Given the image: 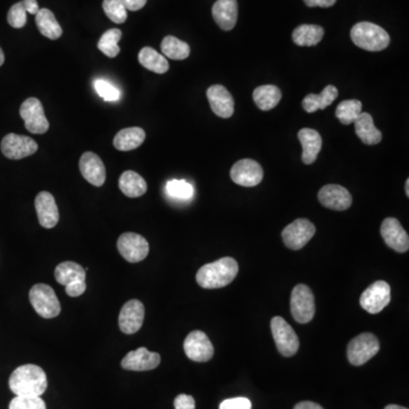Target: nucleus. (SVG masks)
Listing matches in <instances>:
<instances>
[{
  "label": "nucleus",
  "mask_w": 409,
  "mask_h": 409,
  "mask_svg": "<svg viewBox=\"0 0 409 409\" xmlns=\"http://www.w3.org/2000/svg\"><path fill=\"white\" fill-rule=\"evenodd\" d=\"M161 364V356L157 352H149L145 347H140L134 352H127L122 361L121 366L127 371H152Z\"/></svg>",
  "instance_id": "18"
},
{
  "label": "nucleus",
  "mask_w": 409,
  "mask_h": 409,
  "mask_svg": "<svg viewBox=\"0 0 409 409\" xmlns=\"http://www.w3.org/2000/svg\"><path fill=\"white\" fill-rule=\"evenodd\" d=\"M350 37L357 47L367 51H383L390 44L387 31L374 23H357L352 28Z\"/></svg>",
  "instance_id": "3"
},
{
  "label": "nucleus",
  "mask_w": 409,
  "mask_h": 409,
  "mask_svg": "<svg viewBox=\"0 0 409 409\" xmlns=\"http://www.w3.org/2000/svg\"><path fill=\"white\" fill-rule=\"evenodd\" d=\"M298 139L302 147V162L311 165L318 159L322 149V136L314 129L305 127L298 132Z\"/></svg>",
  "instance_id": "24"
},
{
  "label": "nucleus",
  "mask_w": 409,
  "mask_h": 409,
  "mask_svg": "<svg viewBox=\"0 0 409 409\" xmlns=\"http://www.w3.org/2000/svg\"><path fill=\"white\" fill-rule=\"evenodd\" d=\"M338 95H339L338 89L336 87L330 84V86L325 87L320 95L309 93L302 100V107L307 113H315L318 109L323 111L336 100Z\"/></svg>",
  "instance_id": "27"
},
{
  "label": "nucleus",
  "mask_w": 409,
  "mask_h": 409,
  "mask_svg": "<svg viewBox=\"0 0 409 409\" xmlns=\"http://www.w3.org/2000/svg\"><path fill=\"white\" fill-rule=\"evenodd\" d=\"M305 5L308 7H322L329 8L334 6L336 0H304Z\"/></svg>",
  "instance_id": "44"
},
{
  "label": "nucleus",
  "mask_w": 409,
  "mask_h": 409,
  "mask_svg": "<svg viewBox=\"0 0 409 409\" xmlns=\"http://www.w3.org/2000/svg\"><path fill=\"white\" fill-rule=\"evenodd\" d=\"M38 150V143L26 136L10 134L1 141V152L7 158L22 159L33 155Z\"/></svg>",
  "instance_id": "15"
},
{
  "label": "nucleus",
  "mask_w": 409,
  "mask_h": 409,
  "mask_svg": "<svg viewBox=\"0 0 409 409\" xmlns=\"http://www.w3.org/2000/svg\"><path fill=\"white\" fill-rule=\"evenodd\" d=\"M145 320V306L136 299L129 300L122 307L118 316V325L125 334H134L141 329Z\"/></svg>",
  "instance_id": "16"
},
{
  "label": "nucleus",
  "mask_w": 409,
  "mask_h": 409,
  "mask_svg": "<svg viewBox=\"0 0 409 409\" xmlns=\"http://www.w3.org/2000/svg\"><path fill=\"white\" fill-rule=\"evenodd\" d=\"M118 249L122 257L129 263H139L149 254V244L143 235L127 232L120 235Z\"/></svg>",
  "instance_id": "12"
},
{
  "label": "nucleus",
  "mask_w": 409,
  "mask_h": 409,
  "mask_svg": "<svg viewBox=\"0 0 409 409\" xmlns=\"http://www.w3.org/2000/svg\"><path fill=\"white\" fill-rule=\"evenodd\" d=\"M324 37L322 26L314 24H302L292 32V40L300 47H311L320 44Z\"/></svg>",
  "instance_id": "30"
},
{
  "label": "nucleus",
  "mask_w": 409,
  "mask_h": 409,
  "mask_svg": "<svg viewBox=\"0 0 409 409\" xmlns=\"http://www.w3.org/2000/svg\"><path fill=\"white\" fill-rule=\"evenodd\" d=\"M384 409H408L406 407L403 406H398V405H389V406L385 407Z\"/></svg>",
  "instance_id": "47"
},
{
  "label": "nucleus",
  "mask_w": 409,
  "mask_h": 409,
  "mask_svg": "<svg viewBox=\"0 0 409 409\" xmlns=\"http://www.w3.org/2000/svg\"><path fill=\"white\" fill-rule=\"evenodd\" d=\"M381 235L387 246L397 253H406L409 249V237L399 221L394 217L384 219L381 226Z\"/></svg>",
  "instance_id": "17"
},
{
  "label": "nucleus",
  "mask_w": 409,
  "mask_h": 409,
  "mask_svg": "<svg viewBox=\"0 0 409 409\" xmlns=\"http://www.w3.org/2000/svg\"><path fill=\"white\" fill-rule=\"evenodd\" d=\"M207 99L212 111L219 118H231L235 113V100L226 87L221 84L210 87L207 90Z\"/></svg>",
  "instance_id": "21"
},
{
  "label": "nucleus",
  "mask_w": 409,
  "mask_h": 409,
  "mask_svg": "<svg viewBox=\"0 0 409 409\" xmlns=\"http://www.w3.org/2000/svg\"><path fill=\"white\" fill-rule=\"evenodd\" d=\"M93 86L97 93L106 102H118L121 98V91L113 83L108 82L107 80H96Z\"/></svg>",
  "instance_id": "38"
},
{
  "label": "nucleus",
  "mask_w": 409,
  "mask_h": 409,
  "mask_svg": "<svg viewBox=\"0 0 409 409\" xmlns=\"http://www.w3.org/2000/svg\"><path fill=\"white\" fill-rule=\"evenodd\" d=\"M122 3H123L127 10L136 12V10H141V8L145 7V5L147 3V0H122Z\"/></svg>",
  "instance_id": "43"
},
{
  "label": "nucleus",
  "mask_w": 409,
  "mask_h": 409,
  "mask_svg": "<svg viewBox=\"0 0 409 409\" xmlns=\"http://www.w3.org/2000/svg\"><path fill=\"white\" fill-rule=\"evenodd\" d=\"M166 192L174 199L189 200L194 197V187L184 180H171L166 184Z\"/></svg>",
  "instance_id": "36"
},
{
  "label": "nucleus",
  "mask_w": 409,
  "mask_h": 409,
  "mask_svg": "<svg viewBox=\"0 0 409 409\" xmlns=\"http://www.w3.org/2000/svg\"><path fill=\"white\" fill-rule=\"evenodd\" d=\"M138 60L145 69L154 73L164 74L170 70V64L165 56L152 47L143 48L138 55Z\"/></svg>",
  "instance_id": "31"
},
{
  "label": "nucleus",
  "mask_w": 409,
  "mask_h": 409,
  "mask_svg": "<svg viewBox=\"0 0 409 409\" xmlns=\"http://www.w3.org/2000/svg\"><path fill=\"white\" fill-rule=\"evenodd\" d=\"M219 409H251V400L244 397L226 399L219 405Z\"/></svg>",
  "instance_id": "41"
},
{
  "label": "nucleus",
  "mask_w": 409,
  "mask_h": 409,
  "mask_svg": "<svg viewBox=\"0 0 409 409\" xmlns=\"http://www.w3.org/2000/svg\"><path fill=\"white\" fill-rule=\"evenodd\" d=\"M406 194L407 197H409V180L407 179L406 181Z\"/></svg>",
  "instance_id": "49"
},
{
  "label": "nucleus",
  "mask_w": 409,
  "mask_h": 409,
  "mask_svg": "<svg viewBox=\"0 0 409 409\" xmlns=\"http://www.w3.org/2000/svg\"><path fill=\"white\" fill-rule=\"evenodd\" d=\"M19 115L30 134H44L49 130V122L46 118L42 102L37 98H28L19 108Z\"/></svg>",
  "instance_id": "9"
},
{
  "label": "nucleus",
  "mask_w": 409,
  "mask_h": 409,
  "mask_svg": "<svg viewBox=\"0 0 409 409\" xmlns=\"http://www.w3.org/2000/svg\"><path fill=\"white\" fill-rule=\"evenodd\" d=\"M239 265L232 257H224L206 264L198 271V284L203 289H219L230 284L237 278Z\"/></svg>",
  "instance_id": "2"
},
{
  "label": "nucleus",
  "mask_w": 409,
  "mask_h": 409,
  "mask_svg": "<svg viewBox=\"0 0 409 409\" xmlns=\"http://www.w3.org/2000/svg\"><path fill=\"white\" fill-rule=\"evenodd\" d=\"M183 348L188 358L194 362H208L214 356V346L203 331H192L188 334L184 340Z\"/></svg>",
  "instance_id": "13"
},
{
  "label": "nucleus",
  "mask_w": 409,
  "mask_h": 409,
  "mask_svg": "<svg viewBox=\"0 0 409 409\" xmlns=\"http://www.w3.org/2000/svg\"><path fill=\"white\" fill-rule=\"evenodd\" d=\"M118 187L127 197H141L147 192V182L134 171H125L120 178Z\"/></svg>",
  "instance_id": "29"
},
{
  "label": "nucleus",
  "mask_w": 409,
  "mask_h": 409,
  "mask_svg": "<svg viewBox=\"0 0 409 409\" xmlns=\"http://www.w3.org/2000/svg\"><path fill=\"white\" fill-rule=\"evenodd\" d=\"M26 10L23 6L22 1L15 3L10 7L8 15H7V21L10 23V26H13L15 29H21L26 24Z\"/></svg>",
  "instance_id": "40"
},
{
  "label": "nucleus",
  "mask_w": 409,
  "mask_h": 409,
  "mask_svg": "<svg viewBox=\"0 0 409 409\" xmlns=\"http://www.w3.org/2000/svg\"><path fill=\"white\" fill-rule=\"evenodd\" d=\"M291 314L298 323H309L315 315V299L313 291L306 284L296 286L290 300Z\"/></svg>",
  "instance_id": "7"
},
{
  "label": "nucleus",
  "mask_w": 409,
  "mask_h": 409,
  "mask_svg": "<svg viewBox=\"0 0 409 409\" xmlns=\"http://www.w3.org/2000/svg\"><path fill=\"white\" fill-rule=\"evenodd\" d=\"M212 13L217 26L224 31H230L235 28L238 21V1L217 0L212 6Z\"/></svg>",
  "instance_id": "23"
},
{
  "label": "nucleus",
  "mask_w": 409,
  "mask_h": 409,
  "mask_svg": "<svg viewBox=\"0 0 409 409\" xmlns=\"http://www.w3.org/2000/svg\"><path fill=\"white\" fill-rule=\"evenodd\" d=\"M8 383L16 396L42 397L47 390V375L38 365H22L12 373Z\"/></svg>",
  "instance_id": "1"
},
{
  "label": "nucleus",
  "mask_w": 409,
  "mask_h": 409,
  "mask_svg": "<svg viewBox=\"0 0 409 409\" xmlns=\"http://www.w3.org/2000/svg\"><path fill=\"white\" fill-rule=\"evenodd\" d=\"M122 31L118 29H111L106 31L99 39L98 49L107 57L114 58L120 54L118 42L121 40Z\"/></svg>",
  "instance_id": "35"
},
{
  "label": "nucleus",
  "mask_w": 409,
  "mask_h": 409,
  "mask_svg": "<svg viewBox=\"0 0 409 409\" xmlns=\"http://www.w3.org/2000/svg\"><path fill=\"white\" fill-rule=\"evenodd\" d=\"M362 102L357 99H349L340 102L336 109V116L343 125H350L355 123L362 113Z\"/></svg>",
  "instance_id": "34"
},
{
  "label": "nucleus",
  "mask_w": 409,
  "mask_h": 409,
  "mask_svg": "<svg viewBox=\"0 0 409 409\" xmlns=\"http://www.w3.org/2000/svg\"><path fill=\"white\" fill-rule=\"evenodd\" d=\"M232 181L242 187H256L264 178V172L260 163L254 159H242L232 166L230 172Z\"/></svg>",
  "instance_id": "14"
},
{
  "label": "nucleus",
  "mask_w": 409,
  "mask_h": 409,
  "mask_svg": "<svg viewBox=\"0 0 409 409\" xmlns=\"http://www.w3.org/2000/svg\"><path fill=\"white\" fill-rule=\"evenodd\" d=\"M10 409H47L42 397L16 396L10 403Z\"/></svg>",
  "instance_id": "39"
},
{
  "label": "nucleus",
  "mask_w": 409,
  "mask_h": 409,
  "mask_svg": "<svg viewBox=\"0 0 409 409\" xmlns=\"http://www.w3.org/2000/svg\"><path fill=\"white\" fill-rule=\"evenodd\" d=\"M146 132L141 127H127L120 131L114 138V147L121 152H130L143 145Z\"/></svg>",
  "instance_id": "26"
},
{
  "label": "nucleus",
  "mask_w": 409,
  "mask_h": 409,
  "mask_svg": "<svg viewBox=\"0 0 409 409\" xmlns=\"http://www.w3.org/2000/svg\"><path fill=\"white\" fill-rule=\"evenodd\" d=\"M315 232H316V228L309 219H296L283 230V242L289 249L299 251L311 242Z\"/></svg>",
  "instance_id": "10"
},
{
  "label": "nucleus",
  "mask_w": 409,
  "mask_h": 409,
  "mask_svg": "<svg viewBox=\"0 0 409 409\" xmlns=\"http://www.w3.org/2000/svg\"><path fill=\"white\" fill-rule=\"evenodd\" d=\"M175 409H196L194 397L189 394H179L174 400Z\"/></svg>",
  "instance_id": "42"
},
{
  "label": "nucleus",
  "mask_w": 409,
  "mask_h": 409,
  "mask_svg": "<svg viewBox=\"0 0 409 409\" xmlns=\"http://www.w3.org/2000/svg\"><path fill=\"white\" fill-rule=\"evenodd\" d=\"M293 409H324L323 407L318 405V403H313V401H302V403H297Z\"/></svg>",
  "instance_id": "46"
},
{
  "label": "nucleus",
  "mask_w": 409,
  "mask_h": 409,
  "mask_svg": "<svg viewBox=\"0 0 409 409\" xmlns=\"http://www.w3.org/2000/svg\"><path fill=\"white\" fill-rule=\"evenodd\" d=\"M380 350V343L373 334H362L348 343L347 356L350 364L362 366L373 358Z\"/></svg>",
  "instance_id": "6"
},
{
  "label": "nucleus",
  "mask_w": 409,
  "mask_h": 409,
  "mask_svg": "<svg viewBox=\"0 0 409 409\" xmlns=\"http://www.w3.org/2000/svg\"><path fill=\"white\" fill-rule=\"evenodd\" d=\"M356 134L365 145L374 146L382 141V134L374 125L373 118L368 113H361L355 121Z\"/></svg>",
  "instance_id": "25"
},
{
  "label": "nucleus",
  "mask_w": 409,
  "mask_h": 409,
  "mask_svg": "<svg viewBox=\"0 0 409 409\" xmlns=\"http://www.w3.org/2000/svg\"><path fill=\"white\" fill-rule=\"evenodd\" d=\"M35 23L40 33L51 40H57L63 35V30L54 13L48 8H42L39 10L38 14L35 15Z\"/></svg>",
  "instance_id": "28"
},
{
  "label": "nucleus",
  "mask_w": 409,
  "mask_h": 409,
  "mask_svg": "<svg viewBox=\"0 0 409 409\" xmlns=\"http://www.w3.org/2000/svg\"><path fill=\"white\" fill-rule=\"evenodd\" d=\"M254 102L257 107L262 111H271L276 107L280 100L282 98L281 90L278 87L267 84V86H260L255 89Z\"/></svg>",
  "instance_id": "32"
},
{
  "label": "nucleus",
  "mask_w": 409,
  "mask_h": 409,
  "mask_svg": "<svg viewBox=\"0 0 409 409\" xmlns=\"http://www.w3.org/2000/svg\"><path fill=\"white\" fill-rule=\"evenodd\" d=\"M3 62H5V55H3V49L0 48V66L3 65Z\"/></svg>",
  "instance_id": "48"
},
{
  "label": "nucleus",
  "mask_w": 409,
  "mask_h": 409,
  "mask_svg": "<svg viewBox=\"0 0 409 409\" xmlns=\"http://www.w3.org/2000/svg\"><path fill=\"white\" fill-rule=\"evenodd\" d=\"M391 289L385 281H376L361 296V306L370 314H378L390 304Z\"/></svg>",
  "instance_id": "11"
},
{
  "label": "nucleus",
  "mask_w": 409,
  "mask_h": 409,
  "mask_svg": "<svg viewBox=\"0 0 409 409\" xmlns=\"http://www.w3.org/2000/svg\"><path fill=\"white\" fill-rule=\"evenodd\" d=\"M318 200L324 207L338 212L348 210L352 203L350 192L338 184H327L322 188L318 192Z\"/></svg>",
  "instance_id": "19"
},
{
  "label": "nucleus",
  "mask_w": 409,
  "mask_h": 409,
  "mask_svg": "<svg viewBox=\"0 0 409 409\" xmlns=\"http://www.w3.org/2000/svg\"><path fill=\"white\" fill-rule=\"evenodd\" d=\"M29 298L32 307L42 318L51 320L61 314V302L51 286L45 283L35 284L30 290Z\"/></svg>",
  "instance_id": "5"
},
{
  "label": "nucleus",
  "mask_w": 409,
  "mask_h": 409,
  "mask_svg": "<svg viewBox=\"0 0 409 409\" xmlns=\"http://www.w3.org/2000/svg\"><path fill=\"white\" fill-rule=\"evenodd\" d=\"M80 172L87 181L95 187H102L106 181V168L95 152H84L80 158Z\"/></svg>",
  "instance_id": "20"
},
{
  "label": "nucleus",
  "mask_w": 409,
  "mask_h": 409,
  "mask_svg": "<svg viewBox=\"0 0 409 409\" xmlns=\"http://www.w3.org/2000/svg\"><path fill=\"white\" fill-rule=\"evenodd\" d=\"M271 330L275 341L276 348L284 357H292L298 352L299 339L295 331L281 316L271 320Z\"/></svg>",
  "instance_id": "8"
},
{
  "label": "nucleus",
  "mask_w": 409,
  "mask_h": 409,
  "mask_svg": "<svg viewBox=\"0 0 409 409\" xmlns=\"http://www.w3.org/2000/svg\"><path fill=\"white\" fill-rule=\"evenodd\" d=\"M102 8L111 22L122 24L127 19V10L122 0H104Z\"/></svg>",
  "instance_id": "37"
},
{
  "label": "nucleus",
  "mask_w": 409,
  "mask_h": 409,
  "mask_svg": "<svg viewBox=\"0 0 409 409\" xmlns=\"http://www.w3.org/2000/svg\"><path fill=\"white\" fill-rule=\"evenodd\" d=\"M23 6L26 8V13L32 14V15H37L38 14L39 8L37 0H23Z\"/></svg>",
  "instance_id": "45"
},
{
  "label": "nucleus",
  "mask_w": 409,
  "mask_h": 409,
  "mask_svg": "<svg viewBox=\"0 0 409 409\" xmlns=\"http://www.w3.org/2000/svg\"><path fill=\"white\" fill-rule=\"evenodd\" d=\"M161 48H162V53L165 57L171 58L174 61H183V60H187L190 55V47L187 42H182L173 35H167L163 39Z\"/></svg>",
  "instance_id": "33"
},
{
  "label": "nucleus",
  "mask_w": 409,
  "mask_h": 409,
  "mask_svg": "<svg viewBox=\"0 0 409 409\" xmlns=\"http://www.w3.org/2000/svg\"><path fill=\"white\" fill-rule=\"evenodd\" d=\"M55 279L65 287L70 297H80L86 291V270L74 262H63L55 270Z\"/></svg>",
  "instance_id": "4"
},
{
  "label": "nucleus",
  "mask_w": 409,
  "mask_h": 409,
  "mask_svg": "<svg viewBox=\"0 0 409 409\" xmlns=\"http://www.w3.org/2000/svg\"><path fill=\"white\" fill-rule=\"evenodd\" d=\"M35 203L39 223L42 224V228H53L57 226L60 212L54 196L51 192L42 191L35 198Z\"/></svg>",
  "instance_id": "22"
}]
</instances>
